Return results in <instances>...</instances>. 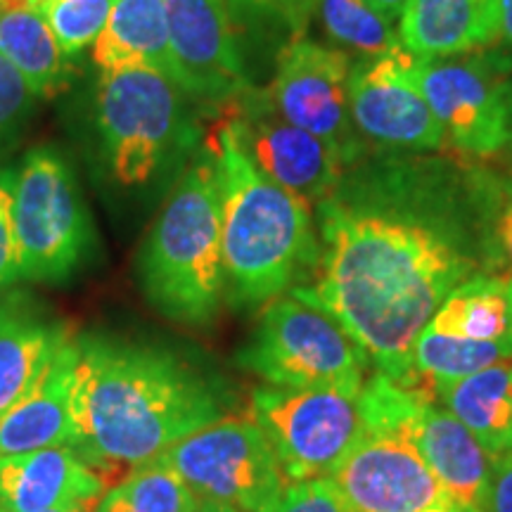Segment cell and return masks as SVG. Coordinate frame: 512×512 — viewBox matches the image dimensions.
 <instances>
[{"instance_id": "37", "label": "cell", "mask_w": 512, "mask_h": 512, "mask_svg": "<svg viewBox=\"0 0 512 512\" xmlns=\"http://www.w3.org/2000/svg\"><path fill=\"white\" fill-rule=\"evenodd\" d=\"M95 505L98 503H72V505H62V508L43 510V512H95Z\"/></svg>"}, {"instance_id": "6", "label": "cell", "mask_w": 512, "mask_h": 512, "mask_svg": "<svg viewBox=\"0 0 512 512\" xmlns=\"http://www.w3.org/2000/svg\"><path fill=\"white\" fill-rule=\"evenodd\" d=\"M183 88L152 67L102 72L95 95V124L102 159L126 188L145 185L183 145L188 117Z\"/></svg>"}, {"instance_id": "7", "label": "cell", "mask_w": 512, "mask_h": 512, "mask_svg": "<svg viewBox=\"0 0 512 512\" xmlns=\"http://www.w3.org/2000/svg\"><path fill=\"white\" fill-rule=\"evenodd\" d=\"M12 228L22 280L62 283L88 259L93 223L60 152L38 147L24 157L12 190Z\"/></svg>"}, {"instance_id": "36", "label": "cell", "mask_w": 512, "mask_h": 512, "mask_svg": "<svg viewBox=\"0 0 512 512\" xmlns=\"http://www.w3.org/2000/svg\"><path fill=\"white\" fill-rule=\"evenodd\" d=\"M373 8L380 12V15H384L389 19V22H394V19H401L403 10H406L408 0H368Z\"/></svg>"}, {"instance_id": "20", "label": "cell", "mask_w": 512, "mask_h": 512, "mask_svg": "<svg viewBox=\"0 0 512 512\" xmlns=\"http://www.w3.org/2000/svg\"><path fill=\"white\" fill-rule=\"evenodd\" d=\"M399 38L415 57L475 53L498 38L496 0H408Z\"/></svg>"}, {"instance_id": "18", "label": "cell", "mask_w": 512, "mask_h": 512, "mask_svg": "<svg viewBox=\"0 0 512 512\" xmlns=\"http://www.w3.org/2000/svg\"><path fill=\"white\" fill-rule=\"evenodd\" d=\"M69 337L27 294L0 299V415L41 380Z\"/></svg>"}, {"instance_id": "8", "label": "cell", "mask_w": 512, "mask_h": 512, "mask_svg": "<svg viewBox=\"0 0 512 512\" xmlns=\"http://www.w3.org/2000/svg\"><path fill=\"white\" fill-rule=\"evenodd\" d=\"M366 427L394 430L418 448L448 496L486 512L491 458L456 415L441 406L432 384H406L375 370L361 392Z\"/></svg>"}, {"instance_id": "3", "label": "cell", "mask_w": 512, "mask_h": 512, "mask_svg": "<svg viewBox=\"0 0 512 512\" xmlns=\"http://www.w3.org/2000/svg\"><path fill=\"white\" fill-rule=\"evenodd\" d=\"M207 150L219 188L226 290L235 304L266 306L318 264L311 204L256 169L226 114L209 128Z\"/></svg>"}, {"instance_id": "38", "label": "cell", "mask_w": 512, "mask_h": 512, "mask_svg": "<svg viewBox=\"0 0 512 512\" xmlns=\"http://www.w3.org/2000/svg\"><path fill=\"white\" fill-rule=\"evenodd\" d=\"M425 512H482V510H477V508H470V505L448 503V505H441V508H432V510H425Z\"/></svg>"}, {"instance_id": "26", "label": "cell", "mask_w": 512, "mask_h": 512, "mask_svg": "<svg viewBox=\"0 0 512 512\" xmlns=\"http://www.w3.org/2000/svg\"><path fill=\"white\" fill-rule=\"evenodd\" d=\"M200 498L162 460L133 467L128 477L107 489L95 512H197Z\"/></svg>"}, {"instance_id": "10", "label": "cell", "mask_w": 512, "mask_h": 512, "mask_svg": "<svg viewBox=\"0 0 512 512\" xmlns=\"http://www.w3.org/2000/svg\"><path fill=\"white\" fill-rule=\"evenodd\" d=\"M361 392L271 384L254 389L252 420L271 444L287 482L330 477L358 444L366 432Z\"/></svg>"}, {"instance_id": "35", "label": "cell", "mask_w": 512, "mask_h": 512, "mask_svg": "<svg viewBox=\"0 0 512 512\" xmlns=\"http://www.w3.org/2000/svg\"><path fill=\"white\" fill-rule=\"evenodd\" d=\"M498 38L512 48V0H496Z\"/></svg>"}, {"instance_id": "9", "label": "cell", "mask_w": 512, "mask_h": 512, "mask_svg": "<svg viewBox=\"0 0 512 512\" xmlns=\"http://www.w3.org/2000/svg\"><path fill=\"white\" fill-rule=\"evenodd\" d=\"M157 460L176 472L200 503L240 512H275L287 477L252 418H221L169 446Z\"/></svg>"}, {"instance_id": "14", "label": "cell", "mask_w": 512, "mask_h": 512, "mask_svg": "<svg viewBox=\"0 0 512 512\" xmlns=\"http://www.w3.org/2000/svg\"><path fill=\"white\" fill-rule=\"evenodd\" d=\"M347 512H425L456 503L403 434L366 427L330 475Z\"/></svg>"}, {"instance_id": "15", "label": "cell", "mask_w": 512, "mask_h": 512, "mask_svg": "<svg viewBox=\"0 0 512 512\" xmlns=\"http://www.w3.org/2000/svg\"><path fill=\"white\" fill-rule=\"evenodd\" d=\"M406 48L361 60L349 74V110L358 136L389 150H437L446 133L411 74Z\"/></svg>"}, {"instance_id": "17", "label": "cell", "mask_w": 512, "mask_h": 512, "mask_svg": "<svg viewBox=\"0 0 512 512\" xmlns=\"http://www.w3.org/2000/svg\"><path fill=\"white\" fill-rule=\"evenodd\" d=\"M102 472L72 446L0 458V512H43L72 503H98Z\"/></svg>"}, {"instance_id": "5", "label": "cell", "mask_w": 512, "mask_h": 512, "mask_svg": "<svg viewBox=\"0 0 512 512\" xmlns=\"http://www.w3.org/2000/svg\"><path fill=\"white\" fill-rule=\"evenodd\" d=\"M235 361L271 387L287 389L339 387L361 392L368 368H373L366 351L328 311L294 294H283L264 306Z\"/></svg>"}, {"instance_id": "41", "label": "cell", "mask_w": 512, "mask_h": 512, "mask_svg": "<svg viewBox=\"0 0 512 512\" xmlns=\"http://www.w3.org/2000/svg\"><path fill=\"white\" fill-rule=\"evenodd\" d=\"M510 145H512V79H510Z\"/></svg>"}, {"instance_id": "23", "label": "cell", "mask_w": 512, "mask_h": 512, "mask_svg": "<svg viewBox=\"0 0 512 512\" xmlns=\"http://www.w3.org/2000/svg\"><path fill=\"white\" fill-rule=\"evenodd\" d=\"M425 330L439 335L498 342L512 335V273H477L460 283Z\"/></svg>"}, {"instance_id": "19", "label": "cell", "mask_w": 512, "mask_h": 512, "mask_svg": "<svg viewBox=\"0 0 512 512\" xmlns=\"http://www.w3.org/2000/svg\"><path fill=\"white\" fill-rule=\"evenodd\" d=\"M72 366L74 337L57 351L46 373L0 415V458L43 451L50 446H69L72 441Z\"/></svg>"}, {"instance_id": "31", "label": "cell", "mask_w": 512, "mask_h": 512, "mask_svg": "<svg viewBox=\"0 0 512 512\" xmlns=\"http://www.w3.org/2000/svg\"><path fill=\"white\" fill-rule=\"evenodd\" d=\"M275 512H347L330 477L304 479L287 484Z\"/></svg>"}, {"instance_id": "13", "label": "cell", "mask_w": 512, "mask_h": 512, "mask_svg": "<svg viewBox=\"0 0 512 512\" xmlns=\"http://www.w3.org/2000/svg\"><path fill=\"white\" fill-rule=\"evenodd\" d=\"M351 67L344 50L297 34L280 50L266 93L280 117L328 140L354 164L361 155V136L349 110Z\"/></svg>"}, {"instance_id": "39", "label": "cell", "mask_w": 512, "mask_h": 512, "mask_svg": "<svg viewBox=\"0 0 512 512\" xmlns=\"http://www.w3.org/2000/svg\"><path fill=\"white\" fill-rule=\"evenodd\" d=\"M197 512H240V510L228 508V505H219V503H200Z\"/></svg>"}, {"instance_id": "25", "label": "cell", "mask_w": 512, "mask_h": 512, "mask_svg": "<svg viewBox=\"0 0 512 512\" xmlns=\"http://www.w3.org/2000/svg\"><path fill=\"white\" fill-rule=\"evenodd\" d=\"M508 358H512V335L498 342H475L425 330L413 347V382L418 377L432 387L456 382Z\"/></svg>"}, {"instance_id": "16", "label": "cell", "mask_w": 512, "mask_h": 512, "mask_svg": "<svg viewBox=\"0 0 512 512\" xmlns=\"http://www.w3.org/2000/svg\"><path fill=\"white\" fill-rule=\"evenodd\" d=\"M174 81L192 98L228 102L247 88L226 0H164Z\"/></svg>"}, {"instance_id": "30", "label": "cell", "mask_w": 512, "mask_h": 512, "mask_svg": "<svg viewBox=\"0 0 512 512\" xmlns=\"http://www.w3.org/2000/svg\"><path fill=\"white\" fill-rule=\"evenodd\" d=\"M36 100L24 76L0 55V147L29 119Z\"/></svg>"}, {"instance_id": "12", "label": "cell", "mask_w": 512, "mask_h": 512, "mask_svg": "<svg viewBox=\"0 0 512 512\" xmlns=\"http://www.w3.org/2000/svg\"><path fill=\"white\" fill-rule=\"evenodd\" d=\"M223 105L242 150L256 169L280 188L318 204L342 183L349 166L342 152L328 140L280 117L266 91L245 88Z\"/></svg>"}, {"instance_id": "32", "label": "cell", "mask_w": 512, "mask_h": 512, "mask_svg": "<svg viewBox=\"0 0 512 512\" xmlns=\"http://www.w3.org/2000/svg\"><path fill=\"white\" fill-rule=\"evenodd\" d=\"M12 190H15V171L0 169V292L22 280L15 228H12Z\"/></svg>"}, {"instance_id": "21", "label": "cell", "mask_w": 512, "mask_h": 512, "mask_svg": "<svg viewBox=\"0 0 512 512\" xmlns=\"http://www.w3.org/2000/svg\"><path fill=\"white\" fill-rule=\"evenodd\" d=\"M432 389L441 406L482 444L491 463L512 451V358Z\"/></svg>"}, {"instance_id": "43", "label": "cell", "mask_w": 512, "mask_h": 512, "mask_svg": "<svg viewBox=\"0 0 512 512\" xmlns=\"http://www.w3.org/2000/svg\"><path fill=\"white\" fill-rule=\"evenodd\" d=\"M0 10H8V0H0Z\"/></svg>"}, {"instance_id": "2", "label": "cell", "mask_w": 512, "mask_h": 512, "mask_svg": "<svg viewBox=\"0 0 512 512\" xmlns=\"http://www.w3.org/2000/svg\"><path fill=\"white\" fill-rule=\"evenodd\" d=\"M72 441L95 470L138 467L226 418V392L190 361L152 344L74 337Z\"/></svg>"}, {"instance_id": "1", "label": "cell", "mask_w": 512, "mask_h": 512, "mask_svg": "<svg viewBox=\"0 0 512 512\" xmlns=\"http://www.w3.org/2000/svg\"><path fill=\"white\" fill-rule=\"evenodd\" d=\"M318 240L311 285L290 294L328 311L375 370L413 384V347L441 302L486 273L479 183L463 195L408 169L342 181L318 202Z\"/></svg>"}, {"instance_id": "11", "label": "cell", "mask_w": 512, "mask_h": 512, "mask_svg": "<svg viewBox=\"0 0 512 512\" xmlns=\"http://www.w3.org/2000/svg\"><path fill=\"white\" fill-rule=\"evenodd\" d=\"M510 64L498 57H415L411 74L446 138L472 157L510 145Z\"/></svg>"}, {"instance_id": "22", "label": "cell", "mask_w": 512, "mask_h": 512, "mask_svg": "<svg viewBox=\"0 0 512 512\" xmlns=\"http://www.w3.org/2000/svg\"><path fill=\"white\" fill-rule=\"evenodd\" d=\"M93 62L100 72L152 67L174 79L164 0H117L93 43Z\"/></svg>"}, {"instance_id": "40", "label": "cell", "mask_w": 512, "mask_h": 512, "mask_svg": "<svg viewBox=\"0 0 512 512\" xmlns=\"http://www.w3.org/2000/svg\"><path fill=\"white\" fill-rule=\"evenodd\" d=\"M10 8H27V0H8V10Z\"/></svg>"}, {"instance_id": "34", "label": "cell", "mask_w": 512, "mask_h": 512, "mask_svg": "<svg viewBox=\"0 0 512 512\" xmlns=\"http://www.w3.org/2000/svg\"><path fill=\"white\" fill-rule=\"evenodd\" d=\"M261 8H266L273 15H278L283 22L290 24L292 29H302L313 10H318V0H254Z\"/></svg>"}, {"instance_id": "27", "label": "cell", "mask_w": 512, "mask_h": 512, "mask_svg": "<svg viewBox=\"0 0 512 512\" xmlns=\"http://www.w3.org/2000/svg\"><path fill=\"white\" fill-rule=\"evenodd\" d=\"M318 12L332 41L361 55V60H373L401 48L392 22L368 0H318Z\"/></svg>"}, {"instance_id": "42", "label": "cell", "mask_w": 512, "mask_h": 512, "mask_svg": "<svg viewBox=\"0 0 512 512\" xmlns=\"http://www.w3.org/2000/svg\"><path fill=\"white\" fill-rule=\"evenodd\" d=\"M38 3H41V0H27V8H29V10H34Z\"/></svg>"}, {"instance_id": "4", "label": "cell", "mask_w": 512, "mask_h": 512, "mask_svg": "<svg viewBox=\"0 0 512 512\" xmlns=\"http://www.w3.org/2000/svg\"><path fill=\"white\" fill-rule=\"evenodd\" d=\"M143 292L162 316L204 328L216 318L226 271L221 249V207L214 159H192L150 228L138 259Z\"/></svg>"}, {"instance_id": "24", "label": "cell", "mask_w": 512, "mask_h": 512, "mask_svg": "<svg viewBox=\"0 0 512 512\" xmlns=\"http://www.w3.org/2000/svg\"><path fill=\"white\" fill-rule=\"evenodd\" d=\"M0 55L24 76L36 98L55 95L69 76V57L36 10H0Z\"/></svg>"}, {"instance_id": "28", "label": "cell", "mask_w": 512, "mask_h": 512, "mask_svg": "<svg viewBox=\"0 0 512 512\" xmlns=\"http://www.w3.org/2000/svg\"><path fill=\"white\" fill-rule=\"evenodd\" d=\"M114 5L117 0H41L34 10L46 19L62 53L72 60L83 48L93 46Z\"/></svg>"}, {"instance_id": "29", "label": "cell", "mask_w": 512, "mask_h": 512, "mask_svg": "<svg viewBox=\"0 0 512 512\" xmlns=\"http://www.w3.org/2000/svg\"><path fill=\"white\" fill-rule=\"evenodd\" d=\"M486 233V273H512V174L479 183Z\"/></svg>"}, {"instance_id": "33", "label": "cell", "mask_w": 512, "mask_h": 512, "mask_svg": "<svg viewBox=\"0 0 512 512\" xmlns=\"http://www.w3.org/2000/svg\"><path fill=\"white\" fill-rule=\"evenodd\" d=\"M486 512H512V451L491 463V489Z\"/></svg>"}]
</instances>
